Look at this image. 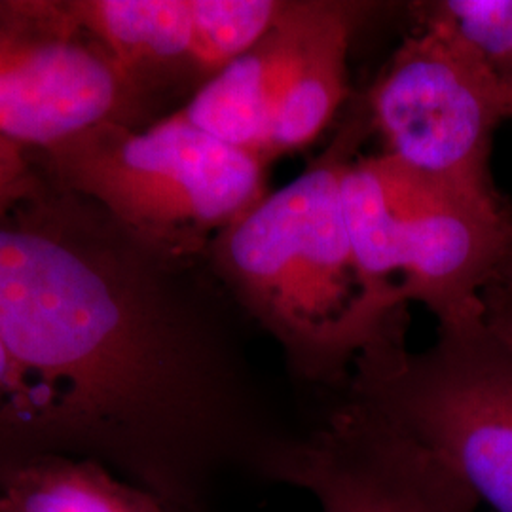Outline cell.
<instances>
[{"label": "cell", "mask_w": 512, "mask_h": 512, "mask_svg": "<svg viewBox=\"0 0 512 512\" xmlns=\"http://www.w3.org/2000/svg\"><path fill=\"white\" fill-rule=\"evenodd\" d=\"M370 8L366 2L317 0L310 33L275 107L266 147L270 164L313 145L349 103V44Z\"/></svg>", "instance_id": "11"}, {"label": "cell", "mask_w": 512, "mask_h": 512, "mask_svg": "<svg viewBox=\"0 0 512 512\" xmlns=\"http://www.w3.org/2000/svg\"><path fill=\"white\" fill-rule=\"evenodd\" d=\"M205 256L162 253L42 181L0 220V338L55 454L95 459L169 512L266 480L300 431L256 370Z\"/></svg>", "instance_id": "1"}, {"label": "cell", "mask_w": 512, "mask_h": 512, "mask_svg": "<svg viewBox=\"0 0 512 512\" xmlns=\"http://www.w3.org/2000/svg\"><path fill=\"white\" fill-rule=\"evenodd\" d=\"M0 512H169L95 459L46 454L0 480Z\"/></svg>", "instance_id": "12"}, {"label": "cell", "mask_w": 512, "mask_h": 512, "mask_svg": "<svg viewBox=\"0 0 512 512\" xmlns=\"http://www.w3.org/2000/svg\"><path fill=\"white\" fill-rule=\"evenodd\" d=\"M365 101L384 154L469 196L505 202L490 164L495 131L512 120V92L450 31L420 25Z\"/></svg>", "instance_id": "6"}, {"label": "cell", "mask_w": 512, "mask_h": 512, "mask_svg": "<svg viewBox=\"0 0 512 512\" xmlns=\"http://www.w3.org/2000/svg\"><path fill=\"white\" fill-rule=\"evenodd\" d=\"M55 454L35 403L0 338V480L33 459Z\"/></svg>", "instance_id": "15"}, {"label": "cell", "mask_w": 512, "mask_h": 512, "mask_svg": "<svg viewBox=\"0 0 512 512\" xmlns=\"http://www.w3.org/2000/svg\"><path fill=\"white\" fill-rule=\"evenodd\" d=\"M287 4L289 0H190L192 54L202 88L253 48Z\"/></svg>", "instance_id": "13"}, {"label": "cell", "mask_w": 512, "mask_h": 512, "mask_svg": "<svg viewBox=\"0 0 512 512\" xmlns=\"http://www.w3.org/2000/svg\"><path fill=\"white\" fill-rule=\"evenodd\" d=\"M27 154L29 150L0 137V220L42 186L44 179L35 173Z\"/></svg>", "instance_id": "16"}, {"label": "cell", "mask_w": 512, "mask_h": 512, "mask_svg": "<svg viewBox=\"0 0 512 512\" xmlns=\"http://www.w3.org/2000/svg\"><path fill=\"white\" fill-rule=\"evenodd\" d=\"M511 211H512V203H511ZM511 262H512V260H511Z\"/></svg>", "instance_id": "18"}, {"label": "cell", "mask_w": 512, "mask_h": 512, "mask_svg": "<svg viewBox=\"0 0 512 512\" xmlns=\"http://www.w3.org/2000/svg\"><path fill=\"white\" fill-rule=\"evenodd\" d=\"M374 131L365 95L291 183L266 192L209 243L205 260L247 321L268 332L296 382L330 397L359 355L408 313L401 287L361 272L342 207V179Z\"/></svg>", "instance_id": "2"}, {"label": "cell", "mask_w": 512, "mask_h": 512, "mask_svg": "<svg viewBox=\"0 0 512 512\" xmlns=\"http://www.w3.org/2000/svg\"><path fill=\"white\" fill-rule=\"evenodd\" d=\"M74 21L164 112L202 90L192 54L190 0H65Z\"/></svg>", "instance_id": "9"}, {"label": "cell", "mask_w": 512, "mask_h": 512, "mask_svg": "<svg viewBox=\"0 0 512 512\" xmlns=\"http://www.w3.org/2000/svg\"><path fill=\"white\" fill-rule=\"evenodd\" d=\"M399 319L355 361L348 389L444 461L495 512H512V348L484 311L437 323L410 351Z\"/></svg>", "instance_id": "4"}, {"label": "cell", "mask_w": 512, "mask_h": 512, "mask_svg": "<svg viewBox=\"0 0 512 512\" xmlns=\"http://www.w3.org/2000/svg\"><path fill=\"white\" fill-rule=\"evenodd\" d=\"M480 300L488 329L512 348V262L482 291Z\"/></svg>", "instance_id": "17"}, {"label": "cell", "mask_w": 512, "mask_h": 512, "mask_svg": "<svg viewBox=\"0 0 512 512\" xmlns=\"http://www.w3.org/2000/svg\"><path fill=\"white\" fill-rule=\"evenodd\" d=\"M342 207L366 281L401 287L437 323L484 311L482 291L511 264V203L469 196L384 152L349 164Z\"/></svg>", "instance_id": "5"}, {"label": "cell", "mask_w": 512, "mask_h": 512, "mask_svg": "<svg viewBox=\"0 0 512 512\" xmlns=\"http://www.w3.org/2000/svg\"><path fill=\"white\" fill-rule=\"evenodd\" d=\"M410 10L458 37L512 92V0H423Z\"/></svg>", "instance_id": "14"}, {"label": "cell", "mask_w": 512, "mask_h": 512, "mask_svg": "<svg viewBox=\"0 0 512 512\" xmlns=\"http://www.w3.org/2000/svg\"><path fill=\"white\" fill-rule=\"evenodd\" d=\"M165 118L74 21L65 0H0V135L42 152L97 124Z\"/></svg>", "instance_id": "7"}, {"label": "cell", "mask_w": 512, "mask_h": 512, "mask_svg": "<svg viewBox=\"0 0 512 512\" xmlns=\"http://www.w3.org/2000/svg\"><path fill=\"white\" fill-rule=\"evenodd\" d=\"M40 154L50 183L167 255L205 256L268 192L266 160L196 128L181 110L145 129L97 124Z\"/></svg>", "instance_id": "3"}, {"label": "cell", "mask_w": 512, "mask_h": 512, "mask_svg": "<svg viewBox=\"0 0 512 512\" xmlns=\"http://www.w3.org/2000/svg\"><path fill=\"white\" fill-rule=\"evenodd\" d=\"M315 8L317 0H289L268 33L184 105L186 120L222 143L268 162L275 107L304 48Z\"/></svg>", "instance_id": "10"}, {"label": "cell", "mask_w": 512, "mask_h": 512, "mask_svg": "<svg viewBox=\"0 0 512 512\" xmlns=\"http://www.w3.org/2000/svg\"><path fill=\"white\" fill-rule=\"evenodd\" d=\"M266 480L310 494L321 512H476L480 505L444 461L346 391L277 452Z\"/></svg>", "instance_id": "8"}]
</instances>
